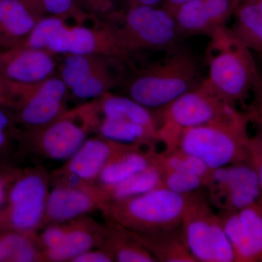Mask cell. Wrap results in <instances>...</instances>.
I'll list each match as a JSON object with an SVG mask.
<instances>
[{
	"label": "cell",
	"mask_w": 262,
	"mask_h": 262,
	"mask_svg": "<svg viewBox=\"0 0 262 262\" xmlns=\"http://www.w3.org/2000/svg\"><path fill=\"white\" fill-rule=\"evenodd\" d=\"M162 59L136 72L127 81V96L151 110L165 107L196 87L205 77L196 57L179 45Z\"/></svg>",
	"instance_id": "obj_1"
},
{
	"label": "cell",
	"mask_w": 262,
	"mask_h": 262,
	"mask_svg": "<svg viewBox=\"0 0 262 262\" xmlns=\"http://www.w3.org/2000/svg\"><path fill=\"white\" fill-rule=\"evenodd\" d=\"M205 59L213 89L229 102L244 104L260 72L252 51L225 26L210 36Z\"/></svg>",
	"instance_id": "obj_2"
},
{
	"label": "cell",
	"mask_w": 262,
	"mask_h": 262,
	"mask_svg": "<svg viewBox=\"0 0 262 262\" xmlns=\"http://www.w3.org/2000/svg\"><path fill=\"white\" fill-rule=\"evenodd\" d=\"M194 194H181L158 187L122 201L110 202L102 211L108 221L135 233L177 229Z\"/></svg>",
	"instance_id": "obj_3"
},
{
	"label": "cell",
	"mask_w": 262,
	"mask_h": 262,
	"mask_svg": "<svg viewBox=\"0 0 262 262\" xmlns=\"http://www.w3.org/2000/svg\"><path fill=\"white\" fill-rule=\"evenodd\" d=\"M106 18L129 60L141 52L170 51L183 37L173 15L158 6L132 5Z\"/></svg>",
	"instance_id": "obj_4"
},
{
	"label": "cell",
	"mask_w": 262,
	"mask_h": 262,
	"mask_svg": "<svg viewBox=\"0 0 262 262\" xmlns=\"http://www.w3.org/2000/svg\"><path fill=\"white\" fill-rule=\"evenodd\" d=\"M157 111L158 141L169 149H177L179 136L184 129L223 121L239 113L235 105L213 89L206 77L194 89Z\"/></svg>",
	"instance_id": "obj_5"
},
{
	"label": "cell",
	"mask_w": 262,
	"mask_h": 262,
	"mask_svg": "<svg viewBox=\"0 0 262 262\" xmlns=\"http://www.w3.org/2000/svg\"><path fill=\"white\" fill-rule=\"evenodd\" d=\"M247 113L184 129L177 149L199 158L212 170L247 162Z\"/></svg>",
	"instance_id": "obj_6"
},
{
	"label": "cell",
	"mask_w": 262,
	"mask_h": 262,
	"mask_svg": "<svg viewBox=\"0 0 262 262\" xmlns=\"http://www.w3.org/2000/svg\"><path fill=\"white\" fill-rule=\"evenodd\" d=\"M101 121L96 101L67 110L46 126L21 130L19 146L30 145L50 159L69 160Z\"/></svg>",
	"instance_id": "obj_7"
},
{
	"label": "cell",
	"mask_w": 262,
	"mask_h": 262,
	"mask_svg": "<svg viewBox=\"0 0 262 262\" xmlns=\"http://www.w3.org/2000/svg\"><path fill=\"white\" fill-rule=\"evenodd\" d=\"M48 185L39 169L18 168L0 207V231L36 233L44 222Z\"/></svg>",
	"instance_id": "obj_8"
},
{
	"label": "cell",
	"mask_w": 262,
	"mask_h": 262,
	"mask_svg": "<svg viewBox=\"0 0 262 262\" xmlns=\"http://www.w3.org/2000/svg\"><path fill=\"white\" fill-rule=\"evenodd\" d=\"M181 229L188 249L196 262L235 261V255L222 227L220 215L208 202L194 194Z\"/></svg>",
	"instance_id": "obj_9"
},
{
	"label": "cell",
	"mask_w": 262,
	"mask_h": 262,
	"mask_svg": "<svg viewBox=\"0 0 262 262\" xmlns=\"http://www.w3.org/2000/svg\"><path fill=\"white\" fill-rule=\"evenodd\" d=\"M206 187L211 204L223 211L256 204L262 195L257 173L248 162L214 169Z\"/></svg>",
	"instance_id": "obj_10"
},
{
	"label": "cell",
	"mask_w": 262,
	"mask_h": 262,
	"mask_svg": "<svg viewBox=\"0 0 262 262\" xmlns=\"http://www.w3.org/2000/svg\"><path fill=\"white\" fill-rule=\"evenodd\" d=\"M70 91L59 75L37 83L21 84L20 100L14 110L15 120L26 130L46 126L67 111Z\"/></svg>",
	"instance_id": "obj_11"
},
{
	"label": "cell",
	"mask_w": 262,
	"mask_h": 262,
	"mask_svg": "<svg viewBox=\"0 0 262 262\" xmlns=\"http://www.w3.org/2000/svg\"><path fill=\"white\" fill-rule=\"evenodd\" d=\"M53 55H94L128 61L115 32L107 23L90 27L67 24L48 44Z\"/></svg>",
	"instance_id": "obj_12"
},
{
	"label": "cell",
	"mask_w": 262,
	"mask_h": 262,
	"mask_svg": "<svg viewBox=\"0 0 262 262\" xmlns=\"http://www.w3.org/2000/svg\"><path fill=\"white\" fill-rule=\"evenodd\" d=\"M108 198L102 188L95 183L57 184L48 193L43 226L62 223L103 208Z\"/></svg>",
	"instance_id": "obj_13"
},
{
	"label": "cell",
	"mask_w": 262,
	"mask_h": 262,
	"mask_svg": "<svg viewBox=\"0 0 262 262\" xmlns=\"http://www.w3.org/2000/svg\"><path fill=\"white\" fill-rule=\"evenodd\" d=\"M220 215L235 261H262V209L258 203Z\"/></svg>",
	"instance_id": "obj_14"
},
{
	"label": "cell",
	"mask_w": 262,
	"mask_h": 262,
	"mask_svg": "<svg viewBox=\"0 0 262 262\" xmlns=\"http://www.w3.org/2000/svg\"><path fill=\"white\" fill-rule=\"evenodd\" d=\"M54 56L26 46H0V75L15 84L37 83L54 75Z\"/></svg>",
	"instance_id": "obj_15"
},
{
	"label": "cell",
	"mask_w": 262,
	"mask_h": 262,
	"mask_svg": "<svg viewBox=\"0 0 262 262\" xmlns=\"http://www.w3.org/2000/svg\"><path fill=\"white\" fill-rule=\"evenodd\" d=\"M239 3L241 0H193L179 7L173 16L182 37H209L227 26Z\"/></svg>",
	"instance_id": "obj_16"
},
{
	"label": "cell",
	"mask_w": 262,
	"mask_h": 262,
	"mask_svg": "<svg viewBox=\"0 0 262 262\" xmlns=\"http://www.w3.org/2000/svg\"><path fill=\"white\" fill-rule=\"evenodd\" d=\"M59 241L45 251L46 261H72L76 256L94 248H102L106 227L82 216L58 223Z\"/></svg>",
	"instance_id": "obj_17"
},
{
	"label": "cell",
	"mask_w": 262,
	"mask_h": 262,
	"mask_svg": "<svg viewBox=\"0 0 262 262\" xmlns=\"http://www.w3.org/2000/svg\"><path fill=\"white\" fill-rule=\"evenodd\" d=\"M130 144H120L103 136L87 139L56 174L71 175L89 183H95L106 164Z\"/></svg>",
	"instance_id": "obj_18"
},
{
	"label": "cell",
	"mask_w": 262,
	"mask_h": 262,
	"mask_svg": "<svg viewBox=\"0 0 262 262\" xmlns=\"http://www.w3.org/2000/svg\"><path fill=\"white\" fill-rule=\"evenodd\" d=\"M143 146L130 145L115 155L98 176V185L112 187L153 165L157 152L155 146L146 151Z\"/></svg>",
	"instance_id": "obj_19"
},
{
	"label": "cell",
	"mask_w": 262,
	"mask_h": 262,
	"mask_svg": "<svg viewBox=\"0 0 262 262\" xmlns=\"http://www.w3.org/2000/svg\"><path fill=\"white\" fill-rule=\"evenodd\" d=\"M95 100L102 117L136 122L158 132L159 117L157 110H149L129 96L110 92Z\"/></svg>",
	"instance_id": "obj_20"
},
{
	"label": "cell",
	"mask_w": 262,
	"mask_h": 262,
	"mask_svg": "<svg viewBox=\"0 0 262 262\" xmlns=\"http://www.w3.org/2000/svg\"><path fill=\"white\" fill-rule=\"evenodd\" d=\"M133 233L157 261L196 262L188 249L181 227L151 233Z\"/></svg>",
	"instance_id": "obj_21"
},
{
	"label": "cell",
	"mask_w": 262,
	"mask_h": 262,
	"mask_svg": "<svg viewBox=\"0 0 262 262\" xmlns=\"http://www.w3.org/2000/svg\"><path fill=\"white\" fill-rule=\"evenodd\" d=\"M38 19L22 0H0V46L20 42Z\"/></svg>",
	"instance_id": "obj_22"
},
{
	"label": "cell",
	"mask_w": 262,
	"mask_h": 262,
	"mask_svg": "<svg viewBox=\"0 0 262 262\" xmlns=\"http://www.w3.org/2000/svg\"><path fill=\"white\" fill-rule=\"evenodd\" d=\"M105 227L106 232L102 248L113 256L114 261H157L131 231L110 221Z\"/></svg>",
	"instance_id": "obj_23"
},
{
	"label": "cell",
	"mask_w": 262,
	"mask_h": 262,
	"mask_svg": "<svg viewBox=\"0 0 262 262\" xmlns=\"http://www.w3.org/2000/svg\"><path fill=\"white\" fill-rule=\"evenodd\" d=\"M229 27L243 44L262 54V0H241Z\"/></svg>",
	"instance_id": "obj_24"
},
{
	"label": "cell",
	"mask_w": 262,
	"mask_h": 262,
	"mask_svg": "<svg viewBox=\"0 0 262 262\" xmlns=\"http://www.w3.org/2000/svg\"><path fill=\"white\" fill-rule=\"evenodd\" d=\"M46 261L39 236L32 232L0 231V262Z\"/></svg>",
	"instance_id": "obj_25"
},
{
	"label": "cell",
	"mask_w": 262,
	"mask_h": 262,
	"mask_svg": "<svg viewBox=\"0 0 262 262\" xmlns=\"http://www.w3.org/2000/svg\"><path fill=\"white\" fill-rule=\"evenodd\" d=\"M100 136L120 144L155 146L158 132L136 122L102 117L98 125Z\"/></svg>",
	"instance_id": "obj_26"
},
{
	"label": "cell",
	"mask_w": 262,
	"mask_h": 262,
	"mask_svg": "<svg viewBox=\"0 0 262 262\" xmlns=\"http://www.w3.org/2000/svg\"><path fill=\"white\" fill-rule=\"evenodd\" d=\"M162 186V173L153 164L149 168L115 185L102 187L110 202L122 201L149 192Z\"/></svg>",
	"instance_id": "obj_27"
},
{
	"label": "cell",
	"mask_w": 262,
	"mask_h": 262,
	"mask_svg": "<svg viewBox=\"0 0 262 262\" xmlns=\"http://www.w3.org/2000/svg\"><path fill=\"white\" fill-rule=\"evenodd\" d=\"M154 164L161 172L168 170L187 172L199 176L206 179L207 182L213 171L199 158L179 149H165L162 152H156Z\"/></svg>",
	"instance_id": "obj_28"
},
{
	"label": "cell",
	"mask_w": 262,
	"mask_h": 262,
	"mask_svg": "<svg viewBox=\"0 0 262 262\" xmlns=\"http://www.w3.org/2000/svg\"><path fill=\"white\" fill-rule=\"evenodd\" d=\"M66 19L58 16H46L38 19L30 32L20 42L13 46H22L47 51L48 44L67 25Z\"/></svg>",
	"instance_id": "obj_29"
},
{
	"label": "cell",
	"mask_w": 262,
	"mask_h": 262,
	"mask_svg": "<svg viewBox=\"0 0 262 262\" xmlns=\"http://www.w3.org/2000/svg\"><path fill=\"white\" fill-rule=\"evenodd\" d=\"M37 18L46 16H58L62 18L75 16L82 19L77 8V0H22ZM67 20V19H66Z\"/></svg>",
	"instance_id": "obj_30"
},
{
	"label": "cell",
	"mask_w": 262,
	"mask_h": 262,
	"mask_svg": "<svg viewBox=\"0 0 262 262\" xmlns=\"http://www.w3.org/2000/svg\"><path fill=\"white\" fill-rule=\"evenodd\" d=\"M161 173L162 186L178 194H192L202 187H206V179L195 174L173 170Z\"/></svg>",
	"instance_id": "obj_31"
},
{
	"label": "cell",
	"mask_w": 262,
	"mask_h": 262,
	"mask_svg": "<svg viewBox=\"0 0 262 262\" xmlns=\"http://www.w3.org/2000/svg\"><path fill=\"white\" fill-rule=\"evenodd\" d=\"M14 113L0 106V158L8 155L14 143H18L21 130H19Z\"/></svg>",
	"instance_id": "obj_32"
},
{
	"label": "cell",
	"mask_w": 262,
	"mask_h": 262,
	"mask_svg": "<svg viewBox=\"0 0 262 262\" xmlns=\"http://www.w3.org/2000/svg\"><path fill=\"white\" fill-rule=\"evenodd\" d=\"M251 94L253 99L248 108L249 122H252L258 129V134L262 136V73L258 74Z\"/></svg>",
	"instance_id": "obj_33"
},
{
	"label": "cell",
	"mask_w": 262,
	"mask_h": 262,
	"mask_svg": "<svg viewBox=\"0 0 262 262\" xmlns=\"http://www.w3.org/2000/svg\"><path fill=\"white\" fill-rule=\"evenodd\" d=\"M20 84L10 82L0 75V106L14 111L20 99Z\"/></svg>",
	"instance_id": "obj_34"
},
{
	"label": "cell",
	"mask_w": 262,
	"mask_h": 262,
	"mask_svg": "<svg viewBox=\"0 0 262 262\" xmlns=\"http://www.w3.org/2000/svg\"><path fill=\"white\" fill-rule=\"evenodd\" d=\"M247 155V162L256 170L262 191V136L258 134L253 137H248Z\"/></svg>",
	"instance_id": "obj_35"
},
{
	"label": "cell",
	"mask_w": 262,
	"mask_h": 262,
	"mask_svg": "<svg viewBox=\"0 0 262 262\" xmlns=\"http://www.w3.org/2000/svg\"><path fill=\"white\" fill-rule=\"evenodd\" d=\"M82 6L94 15L108 16L115 11V0H80Z\"/></svg>",
	"instance_id": "obj_36"
},
{
	"label": "cell",
	"mask_w": 262,
	"mask_h": 262,
	"mask_svg": "<svg viewBox=\"0 0 262 262\" xmlns=\"http://www.w3.org/2000/svg\"><path fill=\"white\" fill-rule=\"evenodd\" d=\"M18 168L0 163V207L4 203L8 187Z\"/></svg>",
	"instance_id": "obj_37"
},
{
	"label": "cell",
	"mask_w": 262,
	"mask_h": 262,
	"mask_svg": "<svg viewBox=\"0 0 262 262\" xmlns=\"http://www.w3.org/2000/svg\"><path fill=\"white\" fill-rule=\"evenodd\" d=\"M72 262H112L114 261L113 256L103 248L99 250L91 249L76 256Z\"/></svg>",
	"instance_id": "obj_38"
},
{
	"label": "cell",
	"mask_w": 262,
	"mask_h": 262,
	"mask_svg": "<svg viewBox=\"0 0 262 262\" xmlns=\"http://www.w3.org/2000/svg\"><path fill=\"white\" fill-rule=\"evenodd\" d=\"M193 0H165L163 2V8L173 15L179 7Z\"/></svg>",
	"instance_id": "obj_39"
},
{
	"label": "cell",
	"mask_w": 262,
	"mask_h": 262,
	"mask_svg": "<svg viewBox=\"0 0 262 262\" xmlns=\"http://www.w3.org/2000/svg\"><path fill=\"white\" fill-rule=\"evenodd\" d=\"M165 0H135L133 5H146V6L157 7ZM132 6V5H131Z\"/></svg>",
	"instance_id": "obj_40"
},
{
	"label": "cell",
	"mask_w": 262,
	"mask_h": 262,
	"mask_svg": "<svg viewBox=\"0 0 262 262\" xmlns=\"http://www.w3.org/2000/svg\"><path fill=\"white\" fill-rule=\"evenodd\" d=\"M124 1L127 3V7H128L134 5V1H135V0H124Z\"/></svg>",
	"instance_id": "obj_41"
},
{
	"label": "cell",
	"mask_w": 262,
	"mask_h": 262,
	"mask_svg": "<svg viewBox=\"0 0 262 262\" xmlns=\"http://www.w3.org/2000/svg\"><path fill=\"white\" fill-rule=\"evenodd\" d=\"M259 203H258V204L260 205V206H261V209H262V198L260 199Z\"/></svg>",
	"instance_id": "obj_42"
},
{
	"label": "cell",
	"mask_w": 262,
	"mask_h": 262,
	"mask_svg": "<svg viewBox=\"0 0 262 262\" xmlns=\"http://www.w3.org/2000/svg\"><path fill=\"white\" fill-rule=\"evenodd\" d=\"M260 58H261V61H262V54L260 55Z\"/></svg>",
	"instance_id": "obj_43"
}]
</instances>
